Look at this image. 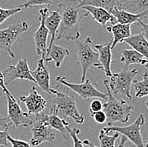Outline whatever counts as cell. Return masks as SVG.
<instances>
[{
	"label": "cell",
	"instance_id": "obj_26",
	"mask_svg": "<svg viewBox=\"0 0 148 147\" xmlns=\"http://www.w3.org/2000/svg\"><path fill=\"white\" fill-rule=\"evenodd\" d=\"M141 76V81L134 79L132 82L133 87L136 91V96L137 98H142L146 96H148V72L142 74Z\"/></svg>",
	"mask_w": 148,
	"mask_h": 147
},
{
	"label": "cell",
	"instance_id": "obj_31",
	"mask_svg": "<svg viewBox=\"0 0 148 147\" xmlns=\"http://www.w3.org/2000/svg\"><path fill=\"white\" fill-rule=\"evenodd\" d=\"M90 115L92 116V118L94 119V121L97 123L103 124L107 121V117L106 114L103 112V111H99V112H89Z\"/></svg>",
	"mask_w": 148,
	"mask_h": 147
},
{
	"label": "cell",
	"instance_id": "obj_13",
	"mask_svg": "<svg viewBox=\"0 0 148 147\" xmlns=\"http://www.w3.org/2000/svg\"><path fill=\"white\" fill-rule=\"evenodd\" d=\"M20 101L25 103L27 108V115H36L40 114L45 108L49 107L47 101L37 92L36 88L33 86L28 96H20Z\"/></svg>",
	"mask_w": 148,
	"mask_h": 147
},
{
	"label": "cell",
	"instance_id": "obj_36",
	"mask_svg": "<svg viewBox=\"0 0 148 147\" xmlns=\"http://www.w3.org/2000/svg\"><path fill=\"white\" fill-rule=\"evenodd\" d=\"M0 88L3 90V92L5 93V95H6V94H8V95L11 94V93L9 92L7 86L5 85V83H4V77H3V72H1V71H0Z\"/></svg>",
	"mask_w": 148,
	"mask_h": 147
},
{
	"label": "cell",
	"instance_id": "obj_2",
	"mask_svg": "<svg viewBox=\"0 0 148 147\" xmlns=\"http://www.w3.org/2000/svg\"><path fill=\"white\" fill-rule=\"evenodd\" d=\"M104 85L107 90L108 100L103 104L102 111L106 114L108 126H113L115 123H127L134 107L124 100L115 99L110 89L109 81L107 80H104Z\"/></svg>",
	"mask_w": 148,
	"mask_h": 147
},
{
	"label": "cell",
	"instance_id": "obj_37",
	"mask_svg": "<svg viewBox=\"0 0 148 147\" xmlns=\"http://www.w3.org/2000/svg\"><path fill=\"white\" fill-rule=\"evenodd\" d=\"M139 24L140 25V27H141V34L143 35L144 38L148 42V24H145L142 21L139 22Z\"/></svg>",
	"mask_w": 148,
	"mask_h": 147
},
{
	"label": "cell",
	"instance_id": "obj_32",
	"mask_svg": "<svg viewBox=\"0 0 148 147\" xmlns=\"http://www.w3.org/2000/svg\"><path fill=\"white\" fill-rule=\"evenodd\" d=\"M8 140L11 144L12 147H30V144L28 143L26 141L24 140H20V139H16L11 137L9 135L8 136Z\"/></svg>",
	"mask_w": 148,
	"mask_h": 147
},
{
	"label": "cell",
	"instance_id": "obj_8",
	"mask_svg": "<svg viewBox=\"0 0 148 147\" xmlns=\"http://www.w3.org/2000/svg\"><path fill=\"white\" fill-rule=\"evenodd\" d=\"M29 29L27 22L22 21L10 25L5 29L0 30V48L6 52L12 58H15V54L12 50V46L18 39L21 34L26 32Z\"/></svg>",
	"mask_w": 148,
	"mask_h": 147
},
{
	"label": "cell",
	"instance_id": "obj_7",
	"mask_svg": "<svg viewBox=\"0 0 148 147\" xmlns=\"http://www.w3.org/2000/svg\"><path fill=\"white\" fill-rule=\"evenodd\" d=\"M56 80L69 90L78 94L80 97L86 101H89L92 98H101L106 101L108 100V94L100 92L98 89V85L96 83H92L89 80H86L81 84H75L68 82L65 76H57Z\"/></svg>",
	"mask_w": 148,
	"mask_h": 147
},
{
	"label": "cell",
	"instance_id": "obj_1",
	"mask_svg": "<svg viewBox=\"0 0 148 147\" xmlns=\"http://www.w3.org/2000/svg\"><path fill=\"white\" fill-rule=\"evenodd\" d=\"M81 0H62L56 10L61 16V23L58 28L56 40L77 41L80 37L79 26L83 18L89 14L83 13Z\"/></svg>",
	"mask_w": 148,
	"mask_h": 147
},
{
	"label": "cell",
	"instance_id": "obj_10",
	"mask_svg": "<svg viewBox=\"0 0 148 147\" xmlns=\"http://www.w3.org/2000/svg\"><path fill=\"white\" fill-rule=\"evenodd\" d=\"M4 77L5 85H9L15 80H29L36 83L35 79L32 77L31 70L29 68L28 60L26 58L18 60L16 65H9L3 72Z\"/></svg>",
	"mask_w": 148,
	"mask_h": 147
},
{
	"label": "cell",
	"instance_id": "obj_12",
	"mask_svg": "<svg viewBox=\"0 0 148 147\" xmlns=\"http://www.w3.org/2000/svg\"><path fill=\"white\" fill-rule=\"evenodd\" d=\"M49 12L48 8H43L39 11V19H40V26L37 31L34 34V41L36 45L37 55L40 56L41 58L44 59L47 51V39L49 31L45 26V19L46 15Z\"/></svg>",
	"mask_w": 148,
	"mask_h": 147
},
{
	"label": "cell",
	"instance_id": "obj_33",
	"mask_svg": "<svg viewBox=\"0 0 148 147\" xmlns=\"http://www.w3.org/2000/svg\"><path fill=\"white\" fill-rule=\"evenodd\" d=\"M103 110V103L101 101L95 99L91 102L90 107H89V112H99V111Z\"/></svg>",
	"mask_w": 148,
	"mask_h": 147
},
{
	"label": "cell",
	"instance_id": "obj_24",
	"mask_svg": "<svg viewBox=\"0 0 148 147\" xmlns=\"http://www.w3.org/2000/svg\"><path fill=\"white\" fill-rule=\"evenodd\" d=\"M60 23H61V16L59 13L57 12V10L48 12L45 19V26L48 29L49 33L51 34V42L47 48L51 47L54 44Z\"/></svg>",
	"mask_w": 148,
	"mask_h": 147
},
{
	"label": "cell",
	"instance_id": "obj_28",
	"mask_svg": "<svg viewBox=\"0 0 148 147\" xmlns=\"http://www.w3.org/2000/svg\"><path fill=\"white\" fill-rule=\"evenodd\" d=\"M23 9L22 5L18 8H14V9H3L0 8V26L7 19L10 18L11 16L14 15L18 12H20Z\"/></svg>",
	"mask_w": 148,
	"mask_h": 147
},
{
	"label": "cell",
	"instance_id": "obj_34",
	"mask_svg": "<svg viewBox=\"0 0 148 147\" xmlns=\"http://www.w3.org/2000/svg\"><path fill=\"white\" fill-rule=\"evenodd\" d=\"M8 136H9L8 130H5V131L0 130V146H8V143H9Z\"/></svg>",
	"mask_w": 148,
	"mask_h": 147
},
{
	"label": "cell",
	"instance_id": "obj_16",
	"mask_svg": "<svg viewBox=\"0 0 148 147\" xmlns=\"http://www.w3.org/2000/svg\"><path fill=\"white\" fill-rule=\"evenodd\" d=\"M82 9L87 11L89 15H91L92 18L103 27L106 28L107 24H110V26L117 24L116 19L105 9L93 6H83Z\"/></svg>",
	"mask_w": 148,
	"mask_h": 147
},
{
	"label": "cell",
	"instance_id": "obj_40",
	"mask_svg": "<svg viewBox=\"0 0 148 147\" xmlns=\"http://www.w3.org/2000/svg\"><path fill=\"white\" fill-rule=\"evenodd\" d=\"M120 1H121V0H120Z\"/></svg>",
	"mask_w": 148,
	"mask_h": 147
},
{
	"label": "cell",
	"instance_id": "obj_11",
	"mask_svg": "<svg viewBox=\"0 0 148 147\" xmlns=\"http://www.w3.org/2000/svg\"><path fill=\"white\" fill-rule=\"evenodd\" d=\"M8 103V117L7 119L14 127H27L30 123V116H28L26 112H23L21 107L13 96L12 94H6Z\"/></svg>",
	"mask_w": 148,
	"mask_h": 147
},
{
	"label": "cell",
	"instance_id": "obj_3",
	"mask_svg": "<svg viewBox=\"0 0 148 147\" xmlns=\"http://www.w3.org/2000/svg\"><path fill=\"white\" fill-rule=\"evenodd\" d=\"M92 41L91 37H87L84 41H76L75 53L77 59L82 68V78L81 81L83 83L86 80V76L88 70L92 68H98L100 69V64L99 59L98 52L92 50Z\"/></svg>",
	"mask_w": 148,
	"mask_h": 147
},
{
	"label": "cell",
	"instance_id": "obj_29",
	"mask_svg": "<svg viewBox=\"0 0 148 147\" xmlns=\"http://www.w3.org/2000/svg\"><path fill=\"white\" fill-rule=\"evenodd\" d=\"M66 131L68 132L70 137L72 138L73 141V147H84L83 141L80 140L78 138V135L80 133V129H77V127L73 128H69V126L66 127Z\"/></svg>",
	"mask_w": 148,
	"mask_h": 147
},
{
	"label": "cell",
	"instance_id": "obj_19",
	"mask_svg": "<svg viewBox=\"0 0 148 147\" xmlns=\"http://www.w3.org/2000/svg\"><path fill=\"white\" fill-rule=\"evenodd\" d=\"M119 9L134 15L146 14L148 15V0H122Z\"/></svg>",
	"mask_w": 148,
	"mask_h": 147
},
{
	"label": "cell",
	"instance_id": "obj_5",
	"mask_svg": "<svg viewBox=\"0 0 148 147\" xmlns=\"http://www.w3.org/2000/svg\"><path fill=\"white\" fill-rule=\"evenodd\" d=\"M30 130L32 138L29 144L32 146H38L44 142L53 143L55 140V131L46 123V114H36L30 116Z\"/></svg>",
	"mask_w": 148,
	"mask_h": 147
},
{
	"label": "cell",
	"instance_id": "obj_6",
	"mask_svg": "<svg viewBox=\"0 0 148 147\" xmlns=\"http://www.w3.org/2000/svg\"><path fill=\"white\" fill-rule=\"evenodd\" d=\"M137 74L141 75L142 74L136 69H129L125 67H123L120 73L113 74L109 82L111 92L115 95L121 94L131 100L132 96L130 95V86L134 78Z\"/></svg>",
	"mask_w": 148,
	"mask_h": 147
},
{
	"label": "cell",
	"instance_id": "obj_15",
	"mask_svg": "<svg viewBox=\"0 0 148 147\" xmlns=\"http://www.w3.org/2000/svg\"><path fill=\"white\" fill-rule=\"evenodd\" d=\"M111 42L105 45L95 44L94 47L99 53V59L100 64V70H103L107 77L110 78L112 76L111 72V64H112V49H111Z\"/></svg>",
	"mask_w": 148,
	"mask_h": 147
},
{
	"label": "cell",
	"instance_id": "obj_30",
	"mask_svg": "<svg viewBox=\"0 0 148 147\" xmlns=\"http://www.w3.org/2000/svg\"><path fill=\"white\" fill-rule=\"evenodd\" d=\"M52 4L51 0H26L25 3L22 5L23 9H27L36 5H51Z\"/></svg>",
	"mask_w": 148,
	"mask_h": 147
},
{
	"label": "cell",
	"instance_id": "obj_35",
	"mask_svg": "<svg viewBox=\"0 0 148 147\" xmlns=\"http://www.w3.org/2000/svg\"><path fill=\"white\" fill-rule=\"evenodd\" d=\"M11 126V123L7 118H3L2 116H0V130L2 131H5L9 129V127Z\"/></svg>",
	"mask_w": 148,
	"mask_h": 147
},
{
	"label": "cell",
	"instance_id": "obj_14",
	"mask_svg": "<svg viewBox=\"0 0 148 147\" xmlns=\"http://www.w3.org/2000/svg\"><path fill=\"white\" fill-rule=\"evenodd\" d=\"M45 60L41 58L37 62L36 69L31 71L32 77L35 79L36 84L43 91L50 95H56L57 91L51 88L50 85V73L45 64Z\"/></svg>",
	"mask_w": 148,
	"mask_h": 147
},
{
	"label": "cell",
	"instance_id": "obj_38",
	"mask_svg": "<svg viewBox=\"0 0 148 147\" xmlns=\"http://www.w3.org/2000/svg\"><path fill=\"white\" fill-rule=\"evenodd\" d=\"M83 145H86V146H88V147H99V146H95V145H93L92 142H90L88 139H85V140H83Z\"/></svg>",
	"mask_w": 148,
	"mask_h": 147
},
{
	"label": "cell",
	"instance_id": "obj_18",
	"mask_svg": "<svg viewBox=\"0 0 148 147\" xmlns=\"http://www.w3.org/2000/svg\"><path fill=\"white\" fill-rule=\"evenodd\" d=\"M70 54L69 50L66 47L61 46H57L55 43L49 48H47L46 54L44 58L45 62L53 61L56 68H59L66 57Z\"/></svg>",
	"mask_w": 148,
	"mask_h": 147
},
{
	"label": "cell",
	"instance_id": "obj_22",
	"mask_svg": "<svg viewBox=\"0 0 148 147\" xmlns=\"http://www.w3.org/2000/svg\"><path fill=\"white\" fill-rule=\"evenodd\" d=\"M124 42L131 46L132 49L140 53L147 59V64L146 66V69L148 70V42L144 38L143 35L141 33H139L125 39Z\"/></svg>",
	"mask_w": 148,
	"mask_h": 147
},
{
	"label": "cell",
	"instance_id": "obj_20",
	"mask_svg": "<svg viewBox=\"0 0 148 147\" xmlns=\"http://www.w3.org/2000/svg\"><path fill=\"white\" fill-rule=\"evenodd\" d=\"M50 108H51V112L49 114H46V123L53 129L59 131L66 139H68V137L66 135V133L67 132L66 127L69 126V123L65 120V119L59 118L58 112L56 109L52 107H50Z\"/></svg>",
	"mask_w": 148,
	"mask_h": 147
},
{
	"label": "cell",
	"instance_id": "obj_23",
	"mask_svg": "<svg viewBox=\"0 0 148 147\" xmlns=\"http://www.w3.org/2000/svg\"><path fill=\"white\" fill-rule=\"evenodd\" d=\"M120 61L124 64V67L128 68L131 64H140L147 66V61L137 51L134 49H125L121 52Z\"/></svg>",
	"mask_w": 148,
	"mask_h": 147
},
{
	"label": "cell",
	"instance_id": "obj_39",
	"mask_svg": "<svg viewBox=\"0 0 148 147\" xmlns=\"http://www.w3.org/2000/svg\"><path fill=\"white\" fill-rule=\"evenodd\" d=\"M146 106H147V109H148V101L146 102ZM145 146L148 147V140H147V144H145Z\"/></svg>",
	"mask_w": 148,
	"mask_h": 147
},
{
	"label": "cell",
	"instance_id": "obj_4",
	"mask_svg": "<svg viewBox=\"0 0 148 147\" xmlns=\"http://www.w3.org/2000/svg\"><path fill=\"white\" fill-rule=\"evenodd\" d=\"M50 107L54 108L58 112H62L63 118L69 117L78 124H83L84 123V116L79 112L76 105L75 97L66 87H65L62 92H57L52 101V105Z\"/></svg>",
	"mask_w": 148,
	"mask_h": 147
},
{
	"label": "cell",
	"instance_id": "obj_27",
	"mask_svg": "<svg viewBox=\"0 0 148 147\" xmlns=\"http://www.w3.org/2000/svg\"><path fill=\"white\" fill-rule=\"evenodd\" d=\"M120 137L119 133H114L113 135H109L103 129H102L99 135V140L100 147H115V141Z\"/></svg>",
	"mask_w": 148,
	"mask_h": 147
},
{
	"label": "cell",
	"instance_id": "obj_9",
	"mask_svg": "<svg viewBox=\"0 0 148 147\" xmlns=\"http://www.w3.org/2000/svg\"><path fill=\"white\" fill-rule=\"evenodd\" d=\"M145 123V117L143 114H140L136 121L128 126H107L104 127L103 130L106 133L109 132H116L121 134L122 136H125L127 139L130 140L136 147H146L143 143V139L141 137L140 129L141 126Z\"/></svg>",
	"mask_w": 148,
	"mask_h": 147
},
{
	"label": "cell",
	"instance_id": "obj_17",
	"mask_svg": "<svg viewBox=\"0 0 148 147\" xmlns=\"http://www.w3.org/2000/svg\"><path fill=\"white\" fill-rule=\"evenodd\" d=\"M106 30L108 32L113 34V40L111 41V49L113 50L117 44L123 42L125 39L131 37L130 25L115 24L111 26H107Z\"/></svg>",
	"mask_w": 148,
	"mask_h": 147
},
{
	"label": "cell",
	"instance_id": "obj_25",
	"mask_svg": "<svg viewBox=\"0 0 148 147\" xmlns=\"http://www.w3.org/2000/svg\"><path fill=\"white\" fill-rule=\"evenodd\" d=\"M81 7L83 6H93L97 8L107 10L109 13L112 12L115 8L119 9L120 5V0H81Z\"/></svg>",
	"mask_w": 148,
	"mask_h": 147
},
{
	"label": "cell",
	"instance_id": "obj_21",
	"mask_svg": "<svg viewBox=\"0 0 148 147\" xmlns=\"http://www.w3.org/2000/svg\"><path fill=\"white\" fill-rule=\"evenodd\" d=\"M111 15L116 19L118 24H122V25H131L135 22L139 23L141 21V19H148V15L146 14L134 15L117 8L112 10Z\"/></svg>",
	"mask_w": 148,
	"mask_h": 147
}]
</instances>
